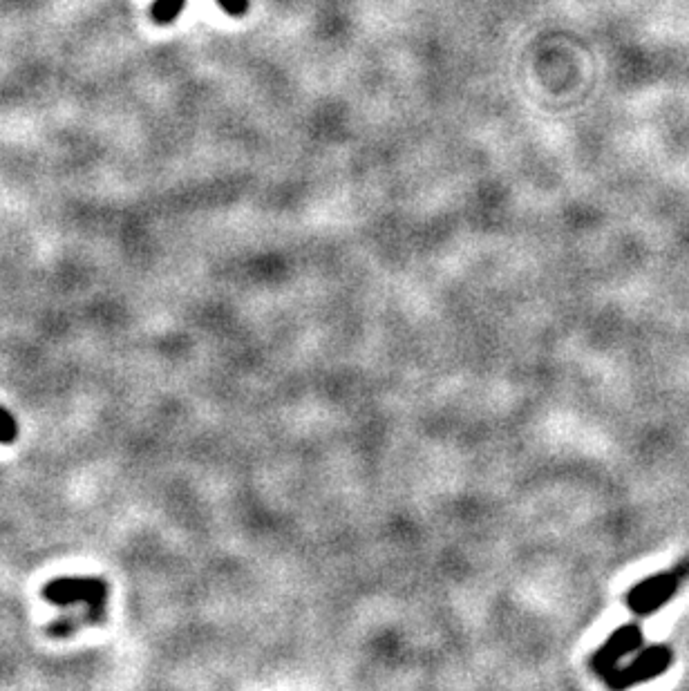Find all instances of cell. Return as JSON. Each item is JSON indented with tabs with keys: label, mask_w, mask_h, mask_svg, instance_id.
Returning a JSON list of instances; mask_svg holds the SVG:
<instances>
[{
	"label": "cell",
	"mask_w": 689,
	"mask_h": 691,
	"mask_svg": "<svg viewBox=\"0 0 689 691\" xmlns=\"http://www.w3.org/2000/svg\"><path fill=\"white\" fill-rule=\"evenodd\" d=\"M18 437V425L12 412H7L5 407H0V446H9Z\"/></svg>",
	"instance_id": "obj_3"
},
{
	"label": "cell",
	"mask_w": 689,
	"mask_h": 691,
	"mask_svg": "<svg viewBox=\"0 0 689 691\" xmlns=\"http://www.w3.org/2000/svg\"><path fill=\"white\" fill-rule=\"evenodd\" d=\"M222 7V12L231 18H244L249 14L251 0H215ZM186 0H155L150 5V18L155 25H171L175 23L179 14L184 12Z\"/></svg>",
	"instance_id": "obj_2"
},
{
	"label": "cell",
	"mask_w": 689,
	"mask_h": 691,
	"mask_svg": "<svg viewBox=\"0 0 689 691\" xmlns=\"http://www.w3.org/2000/svg\"><path fill=\"white\" fill-rule=\"evenodd\" d=\"M108 586L97 577H59L43 589V598L54 607H70V604L86 602L94 611L103 609Z\"/></svg>",
	"instance_id": "obj_1"
}]
</instances>
